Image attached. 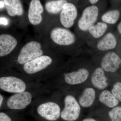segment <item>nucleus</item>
<instances>
[{
	"label": "nucleus",
	"mask_w": 121,
	"mask_h": 121,
	"mask_svg": "<svg viewBox=\"0 0 121 121\" xmlns=\"http://www.w3.org/2000/svg\"><path fill=\"white\" fill-rule=\"evenodd\" d=\"M99 1L98 0H90L89 1V2H90L91 4H92L93 5H94V4H97Z\"/></svg>",
	"instance_id": "28"
},
{
	"label": "nucleus",
	"mask_w": 121,
	"mask_h": 121,
	"mask_svg": "<svg viewBox=\"0 0 121 121\" xmlns=\"http://www.w3.org/2000/svg\"><path fill=\"white\" fill-rule=\"evenodd\" d=\"M4 100V96L1 94H0V109H1L3 105Z\"/></svg>",
	"instance_id": "26"
},
{
	"label": "nucleus",
	"mask_w": 121,
	"mask_h": 121,
	"mask_svg": "<svg viewBox=\"0 0 121 121\" xmlns=\"http://www.w3.org/2000/svg\"><path fill=\"white\" fill-rule=\"evenodd\" d=\"M60 118L65 121H75L80 117L82 108L74 91H62Z\"/></svg>",
	"instance_id": "2"
},
{
	"label": "nucleus",
	"mask_w": 121,
	"mask_h": 121,
	"mask_svg": "<svg viewBox=\"0 0 121 121\" xmlns=\"http://www.w3.org/2000/svg\"><path fill=\"white\" fill-rule=\"evenodd\" d=\"M120 12L117 9H113L105 13L102 15L101 19L102 22L106 24H114L117 22L119 18Z\"/></svg>",
	"instance_id": "21"
},
{
	"label": "nucleus",
	"mask_w": 121,
	"mask_h": 121,
	"mask_svg": "<svg viewBox=\"0 0 121 121\" xmlns=\"http://www.w3.org/2000/svg\"><path fill=\"white\" fill-rule=\"evenodd\" d=\"M99 14V9L96 5H90L86 8L78 21V26L79 29L83 31L88 30L97 21Z\"/></svg>",
	"instance_id": "9"
},
{
	"label": "nucleus",
	"mask_w": 121,
	"mask_h": 121,
	"mask_svg": "<svg viewBox=\"0 0 121 121\" xmlns=\"http://www.w3.org/2000/svg\"><path fill=\"white\" fill-rule=\"evenodd\" d=\"M117 41L116 37L112 33L108 32L106 34L97 44V48L102 51L113 50L116 47Z\"/></svg>",
	"instance_id": "17"
},
{
	"label": "nucleus",
	"mask_w": 121,
	"mask_h": 121,
	"mask_svg": "<svg viewBox=\"0 0 121 121\" xmlns=\"http://www.w3.org/2000/svg\"><path fill=\"white\" fill-rule=\"evenodd\" d=\"M4 1H0V9L4 8Z\"/></svg>",
	"instance_id": "30"
},
{
	"label": "nucleus",
	"mask_w": 121,
	"mask_h": 121,
	"mask_svg": "<svg viewBox=\"0 0 121 121\" xmlns=\"http://www.w3.org/2000/svg\"><path fill=\"white\" fill-rule=\"evenodd\" d=\"M0 121H12L11 118L4 112H0Z\"/></svg>",
	"instance_id": "24"
},
{
	"label": "nucleus",
	"mask_w": 121,
	"mask_h": 121,
	"mask_svg": "<svg viewBox=\"0 0 121 121\" xmlns=\"http://www.w3.org/2000/svg\"><path fill=\"white\" fill-rule=\"evenodd\" d=\"M23 79L12 75L4 76L0 78V89L3 91L13 94L37 89L39 86L30 84Z\"/></svg>",
	"instance_id": "3"
},
{
	"label": "nucleus",
	"mask_w": 121,
	"mask_h": 121,
	"mask_svg": "<svg viewBox=\"0 0 121 121\" xmlns=\"http://www.w3.org/2000/svg\"><path fill=\"white\" fill-rule=\"evenodd\" d=\"M75 91H78V92H74L78 102L82 109L92 107L97 99L98 91L90 84Z\"/></svg>",
	"instance_id": "7"
},
{
	"label": "nucleus",
	"mask_w": 121,
	"mask_h": 121,
	"mask_svg": "<svg viewBox=\"0 0 121 121\" xmlns=\"http://www.w3.org/2000/svg\"><path fill=\"white\" fill-rule=\"evenodd\" d=\"M43 8L39 0H32L29 4L28 17L29 22L33 25L40 24L43 20L41 14L43 13Z\"/></svg>",
	"instance_id": "14"
},
{
	"label": "nucleus",
	"mask_w": 121,
	"mask_h": 121,
	"mask_svg": "<svg viewBox=\"0 0 121 121\" xmlns=\"http://www.w3.org/2000/svg\"><path fill=\"white\" fill-rule=\"evenodd\" d=\"M15 37L8 34L0 35V56L3 57L9 55L13 51L17 44Z\"/></svg>",
	"instance_id": "15"
},
{
	"label": "nucleus",
	"mask_w": 121,
	"mask_h": 121,
	"mask_svg": "<svg viewBox=\"0 0 121 121\" xmlns=\"http://www.w3.org/2000/svg\"><path fill=\"white\" fill-rule=\"evenodd\" d=\"M5 6L8 14L11 16H22L23 9L21 2L19 0H4Z\"/></svg>",
	"instance_id": "18"
},
{
	"label": "nucleus",
	"mask_w": 121,
	"mask_h": 121,
	"mask_svg": "<svg viewBox=\"0 0 121 121\" xmlns=\"http://www.w3.org/2000/svg\"><path fill=\"white\" fill-rule=\"evenodd\" d=\"M51 37L56 44L63 46H68L75 42L76 37L70 30L62 28L54 29L51 33Z\"/></svg>",
	"instance_id": "11"
},
{
	"label": "nucleus",
	"mask_w": 121,
	"mask_h": 121,
	"mask_svg": "<svg viewBox=\"0 0 121 121\" xmlns=\"http://www.w3.org/2000/svg\"><path fill=\"white\" fill-rule=\"evenodd\" d=\"M52 63V59L50 56L42 55L24 64L23 70L28 75L36 74L47 68Z\"/></svg>",
	"instance_id": "8"
},
{
	"label": "nucleus",
	"mask_w": 121,
	"mask_h": 121,
	"mask_svg": "<svg viewBox=\"0 0 121 121\" xmlns=\"http://www.w3.org/2000/svg\"><path fill=\"white\" fill-rule=\"evenodd\" d=\"M82 121H99L93 117H86L83 119Z\"/></svg>",
	"instance_id": "27"
},
{
	"label": "nucleus",
	"mask_w": 121,
	"mask_h": 121,
	"mask_svg": "<svg viewBox=\"0 0 121 121\" xmlns=\"http://www.w3.org/2000/svg\"><path fill=\"white\" fill-rule=\"evenodd\" d=\"M39 42L31 41L24 45L21 50L17 58V62L20 65L26 63L43 55V52Z\"/></svg>",
	"instance_id": "6"
},
{
	"label": "nucleus",
	"mask_w": 121,
	"mask_h": 121,
	"mask_svg": "<svg viewBox=\"0 0 121 121\" xmlns=\"http://www.w3.org/2000/svg\"><path fill=\"white\" fill-rule=\"evenodd\" d=\"M78 14V10L75 5L68 2L64 5L60 12V23L64 27L70 28L73 25Z\"/></svg>",
	"instance_id": "13"
},
{
	"label": "nucleus",
	"mask_w": 121,
	"mask_h": 121,
	"mask_svg": "<svg viewBox=\"0 0 121 121\" xmlns=\"http://www.w3.org/2000/svg\"><path fill=\"white\" fill-rule=\"evenodd\" d=\"M61 102L50 100L40 103L35 108L37 114L48 121H56L60 118L62 110Z\"/></svg>",
	"instance_id": "4"
},
{
	"label": "nucleus",
	"mask_w": 121,
	"mask_h": 121,
	"mask_svg": "<svg viewBox=\"0 0 121 121\" xmlns=\"http://www.w3.org/2000/svg\"><path fill=\"white\" fill-rule=\"evenodd\" d=\"M121 59L115 52H111L103 56L100 63V66L107 73H115L120 67Z\"/></svg>",
	"instance_id": "12"
},
{
	"label": "nucleus",
	"mask_w": 121,
	"mask_h": 121,
	"mask_svg": "<svg viewBox=\"0 0 121 121\" xmlns=\"http://www.w3.org/2000/svg\"><path fill=\"white\" fill-rule=\"evenodd\" d=\"M0 23L1 24L6 25L8 24V21L7 19L4 17H1L0 18Z\"/></svg>",
	"instance_id": "25"
},
{
	"label": "nucleus",
	"mask_w": 121,
	"mask_h": 121,
	"mask_svg": "<svg viewBox=\"0 0 121 121\" xmlns=\"http://www.w3.org/2000/svg\"><path fill=\"white\" fill-rule=\"evenodd\" d=\"M106 73L99 66L95 68L91 75L89 84L99 92L109 89L110 86L111 82Z\"/></svg>",
	"instance_id": "10"
},
{
	"label": "nucleus",
	"mask_w": 121,
	"mask_h": 121,
	"mask_svg": "<svg viewBox=\"0 0 121 121\" xmlns=\"http://www.w3.org/2000/svg\"><path fill=\"white\" fill-rule=\"evenodd\" d=\"M97 99L99 103L108 109L116 107L118 106L119 103L109 89L99 91Z\"/></svg>",
	"instance_id": "16"
},
{
	"label": "nucleus",
	"mask_w": 121,
	"mask_h": 121,
	"mask_svg": "<svg viewBox=\"0 0 121 121\" xmlns=\"http://www.w3.org/2000/svg\"><path fill=\"white\" fill-rule=\"evenodd\" d=\"M108 115L110 121H121V106L108 109Z\"/></svg>",
	"instance_id": "22"
},
{
	"label": "nucleus",
	"mask_w": 121,
	"mask_h": 121,
	"mask_svg": "<svg viewBox=\"0 0 121 121\" xmlns=\"http://www.w3.org/2000/svg\"><path fill=\"white\" fill-rule=\"evenodd\" d=\"M91 73L89 68L83 66L64 72L54 86L60 91H75L89 84Z\"/></svg>",
	"instance_id": "1"
},
{
	"label": "nucleus",
	"mask_w": 121,
	"mask_h": 121,
	"mask_svg": "<svg viewBox=\"0 0 121 121\" xmlns=\"http://www.w3.org/2000/svg\"><path fill=\"white\" fill-rule=\"evenodd\" d=\"M117 29L119 33L121 35V21L118 25L117 26Z\"/></svg>",
	"instance_id": "29"
},
{
	"label": "nucleus",
	"mask_w": 121,
	"mask_h": 121,
	"mask_svg": "<svg viewBox=\"0 0 121 121\" xmlns=\"http://www.w3.org/2000/svg\"><path fill=\"white\" fill-rule=\"evenodd\" d=\"M68 1L66 0L50 1L47 2L45 8L48 12L52 14H56L61 12L64 5Z\"/></svg>",
	"instance_id": "20"
},
{
	"label": "nucleus",
	"mask_w": 121,
	"mask_h": 121,
	"mask_svg": "<svg viewBox=\"0 0 121 121\" xmlns=\"http://www.w3.org/2000/svg\"><path fill=\"white\" fill-rule=\"evenodd\" d=\"M108 27V25L106 23L99 22L91 27L88 31L93 37L97 39L104 35Z\"/></svg>",
	"instance_id": "19"
},
{
	"label": "nucleus",
	"mask_w": 121,
	"mask_h": 121,
	"mask_svg": "<svg viewBox=\"0 0 121 121\" xmlns=\"http://www.w3.org/2000/svg\"><path fill=\"white\" fill-rule=\"evenodd\" d=\"M34 89L13 94L7 99V108L12 110H22L27 108L31 104L35 98V95L32 91Z\"/></svg>",
	"instance_id": "5"
},
{
	"label": "nucleus",
	"mask_w": 121,
	"mask_h": 121,
	"mask_svg": "<svg viewBox=\"0 0 121 121\" xmlns=\"http://www.w3.org/2000/svg\"><path fill=\"white\" fill-rule=\"evenodd\" d=\"M110 87V89H109L111 92L119 102L121 103V82H115Z\"/></svg>",
	"instance_id": "23"
}]
</instances>
